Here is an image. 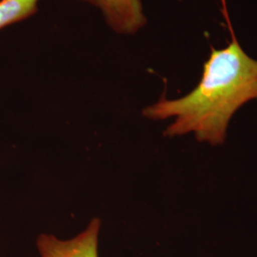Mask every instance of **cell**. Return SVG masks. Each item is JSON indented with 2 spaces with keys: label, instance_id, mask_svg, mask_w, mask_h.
<instances>
[{
  "label": "cell",
  "instance_id": "cell-1",
  "mask_svg": "<svg viewBox=\"0 0 257 257\" xmlns=\"http://www.w3.org/2000/svg\"><path fill=\"white\" fill-rule=\"evenodd\" d=\"M228 47L211 49L198 85L183 97L159 101L142 113L153 120L175 117L164 136L193 134L212 146L224 143L232 115L247 102L257 99V59L248 56L231 31Z\"/></svg>",
  "mask_w": 257,
  "mask_h": 257
},
{
  "label": "cell",
  "instance_id": "cell-4",
  "mask_svg": "<svg viewBox=\"0 0 257 257\" xmlns=\"http://www.w3.org/2000/svg\"><path fill=\"white\" fill-rule=\"evenodd\" d=\"M39 0H0V30L36 15Z\"/></svg>",
  "mask_w": 257,
  "mask_h": 257
},
{
  "label": "cell",
  "instance_id": "cell-3",
  "mask_svg": "<svg viewBox=\"0 0 257 257\" xmlns=\"http://www.w3.org/2000/svg\"><path fill=\"white\" fill-rule=\"evenodd\" d=\"M98 8L112 31L133 35L144 27L147 19L141 0H81Z\"/></svg>",
  "mask_w": 257,
  "mask_h": 257
},
{
  "label": "cell",
  "instance_id": "cell-2",
  "mask_svg": "<svg viewBox=\"0 0 257 257\" xmlns=\"http://www.w3.org/2000/svg\"><path fill=\"white\" fill-rule=\"evenodd\" d=\"M101 222L92 219L88 227L75 237L61 240L42 233L37 240L40 257H98V235Z\"/></svg>",
  "mask_w": 257,
  "mask_h": 257
}]
</instances>
